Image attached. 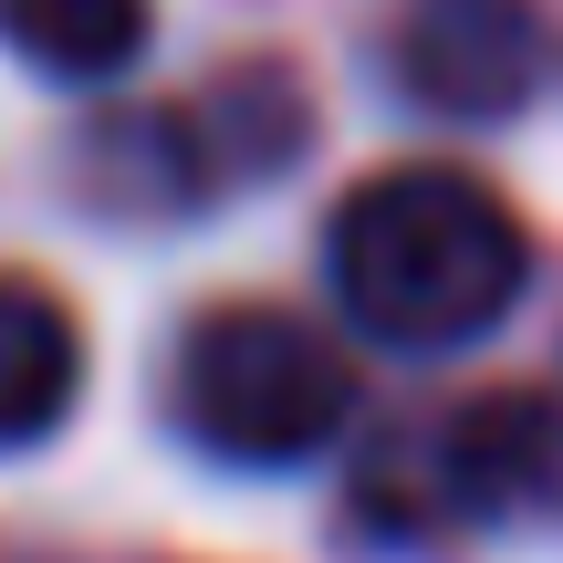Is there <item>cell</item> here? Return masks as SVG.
Masks as SVG:
<instances>
[{
	"label": "cell",
	"mask_w": 563,
	"mask_h": 563,
	"mask_svg": "<svg viewBox=\"0 0 563 563\" xmlns=\"http://www.w3.org/2000/svg\"><path fill=\"white\" fill-rule=\"evenodd\" d=\"M0 42L53 84H104L146 53V0H0Z\"/></svg>",
	"instance_id": "cell-7"
},
{
	"label": "cell",
	"mask_w": 563,
	"mask_h": 563,
	"mask_svg": "<svg viewBox=\"0 0 563 563\" xmlns=\"http://www.w3.org/2000/svg\"><path fill=\"white\" fill-rule=\"evenodd\" d=\"M407 490V522H532L563 532V386H481L439 428H407V449L376 470L365 511Z\"/></svg>",
	"instance_id": "cell-4"
},
{
	"label": "cell",
	"mask_w": 563,
	"mask_h": 563,
	"mask_svg": "<svg viewBox=\"0 0 563 563\" xmlns=\"http://www.w3.org/2000/svg\"><path fill=\"white\" fill-rule=\"evenodd\" d=\"M84 386V334L74 302L32 272H0V449H32L74 418Z\"/></svg>",
	"instance_id": "cell-6"
},
{
	"label": "cell",
	"mask_w": 563,
	"mask_h": 563,
	"mask_svg": "<svg viewBox=\"0 0 563 563\" xmlns=\"http://www.w3.org/2000/svg\"><path fill=\"white\" fill-rule=\"evenodd\" d=\"M302 146V84L262 63V74H220L188 104H146V115H115L95 146H84V199L136 209V220H167V209H209L220 188L262 178Z\"/></svg>",
	"instance_id": "cell-3"
},
{
	"label": "cell",
	"mask_w": 563,
	"mask_h": 563,
	"mask_svg": "<svg viewBox=\"0 0 563 563\" xmlns=\"http://www.w3.org/2000/svg\"><path fill=\"white\" fill-rule=\"evenodd\" d=\"M386 84L418 115L501 125L543 84V11L532 0H397V21H386Z\"/></svg>",
	"instance_id": "cell-5"
},
{
	"label": "cell",
	"mask_w": 563,
	"mask_h": 563,
	"mask_svg": "<svg viewBox=\"0 0 563 563\" xmlns=\"http://www.w3.org/2000/svg\"><path fill=\"white\" fill-rule=\"evenodd\" d=\"M323 282L365 344L449 355L522 302L532 241L470 167H376L323 220Z\"/></svg>",
	"instance_id": "cell-1"
},
{
	"label": "cell",
	"mask_w": 563,
	"mask_h": 563,
	"mask_svg": "<svg viewBox=\"0 0 563 563\" xmlns=\"http://www.w3.org/2000/svg\"><path fill=\"white\" fill-rule=\"evenodd\" d=\"M167 407L220 470H302L355 418V355L282 302H209L178 334Z\"/></svg>",
	"instance_id": "cell-2"
}]
</instances>
